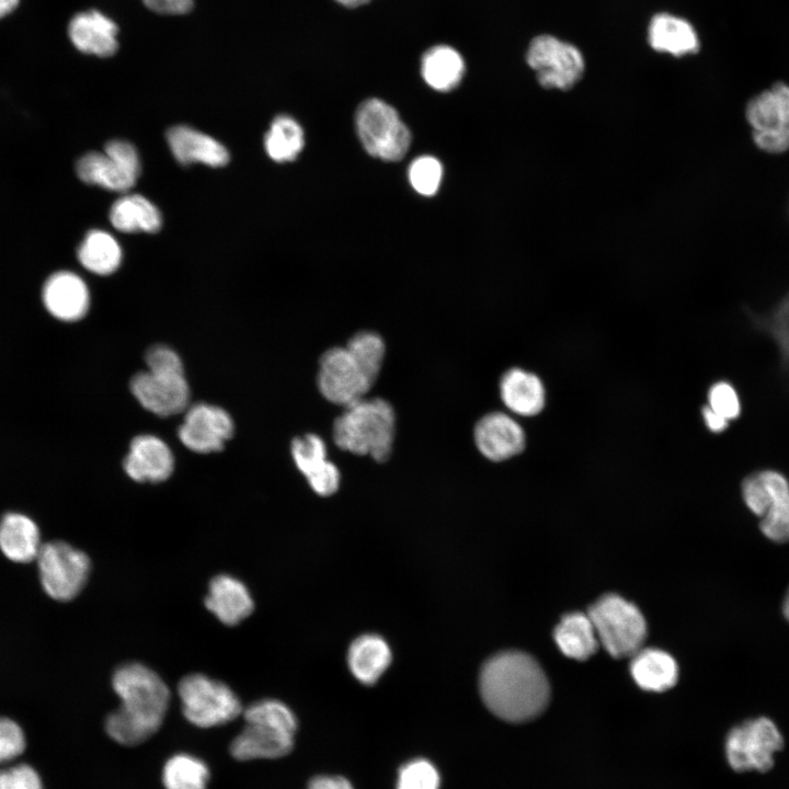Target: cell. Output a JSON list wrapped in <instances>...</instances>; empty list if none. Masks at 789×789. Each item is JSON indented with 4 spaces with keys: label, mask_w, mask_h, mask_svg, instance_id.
<instances>
[{
    "label": "cell",
    "mask_w": 789,
    "mask_h": 789,
    "mask_svg": "<svg viewBox=\"0 0 789 789\" xmlns=\"http://www.w3.org/2000/svg\"><path fill=\"white\" fill-rule=\"evenodd\" d=\"M42 301L54 318L73 322L87 315L90 293L81 276L72 271L59 270L49 274L43 283Z\"/></svg>",
    "instance_id": "cell-16"
},
{
    "label": "cell",
    "mask_w": 789,
    "mask_h": 789,
    "mask_svg": "<svg viewBox=\"0 0 789 789\" xmlns=\"http://www.w3.org/2000/svg\"><path fill=\"white\" fill-rule=\"evenodd\" d=\"M650 46L660 53L682 57L699 49V38L694 26L679 16L670 13L655 14L648 27Z\"/></svg>",
    "instance_id": "cell-24"
},
{
    "label": "cell",
    "mask_w": 789,
    "mask_h": 789,
    "mask_svg": "<svg viewBox=\"0 0 789 789\" xmlns=\"http://www.w3.org/2000/svg\"><path fill=\"white\" fill-rule=\"evenodd\" d=\"M124 469L137 482H162L173 471L174 458L169 446L159 437L136 436L124 459Z\"/></svg>",
    "instance_id": "cell-19"
},
{
    "label": "cell",
    "mask_w": 789,
    "mask_h": 789,
    "mask_svg": "<svg viewBox=\"0 0 789 789\" xmlns=\"http://www.w3.org/2000/svg\"><path fill=\"white\" fill-rule=\"evenodd\" d=\"M478 450L489 460L503 461L525 447V434L521 425L502 412L482 416L473 430Z\"/></svg>",
    "instance_id": "cell-18"
},
{
    "label": "cell",
    "mask_w": 789,
    "mask_h": 789,
    "mask_svg": "<svg viewBox=\"0 0 789 789\" xmlns=\"http://www.w3.org/2000/svg\"><path fill=\"white\" fill-rule=\"evenodd\" d=\"M408 175L410 184L419 194L431 196L439 187L443 175L442 164L434 157H419L410 164Z\"/></svg>",
    "instance_id": "cell-37"
},
{
    "label": "cell",
    "mask_w": 789,
    "mask_h": 789,
    "mask_svg": "<svg viewBox=\"0 0 789 789\" xmlns=\"http://www.w3.org/2000/svg\"><path fill=\"white\" fill-rule=\"evenodd\" d=\"M75 170L78 179L85 184L126 192L140 174V161L132 144L116 139L106 142L103 152L90 151L81 156Z\"/></svg>",
    "instance_id": "cell-11"
},
{
    "label": "cell",
    "mask_w": 789,
    "mask_h": 789,
    "mask_svg": "<svg viewBox=\"0 0 789 789\" xmlns=\"http://www.w3.org/2000/svg\"><path fill=\"white\" fill-rule=\"evenodd\" d=\"M25 747L24 733L11 719L0 718V763L20 755Z\"/></svg>",
    "instance_id": "cell-40"
},
{
    "label": "cell",
    "mask_w": 789,
    "mask_h": 789,
    "mask_svg": "<svg viewBox=\"0 0 789 789\" xmlns=\"http://www.w3.org/2000/svg\"><path fill=\"white\" fill-rule=\"evenodd\" d=\"M745 118L759 150L770 155L788 151L789 85L777 82L753 96L746 104Z\"/></svg>",
    "instance_id": "cell-10"
},
{
    "label": "cell",
    "mask_w": 789,
    "mask_h": 789,
    "mask_svg": "<svg viewBox=\"0 0 789 789\" xmlns=\"http://www.w3.org/2000/svg\"><path fill=\"white\" fill-rule=\"evenodd\" d=\"M178 693L183 714L199 728L225 724L243 711L238 696L228 685L204 674L184 676Z\"/></svg>",
    "instance_id": "cell-8"
},
{
    "label": "cell",
    "mask_w": 789,
    "mask_h": 789,
    "mask_svg": "<svg viewBox=\"0 0 789 789\" xmlns=\"http://www.w3.org/2000/svg\"><path fill=\"white\" fill-rule=\"evenodd\" d=\"M356 132L365 150L385 161H398L409 150L411 133L397 111L378 99L363 102L355 115Z\"/></svg>",
    "instance_id": "cell-7"
},
{
    "label": "cell",
    "mask_w": 789,
    "mask_h": 789,
    "mask_svg": "<svg viewBox=\"0 0 789 789\" xmlns=\"http://www.w3.org/2000/svg\"><path fill=\"white\" fill-rule=\"evenodd\" d=\"M308 789H353L350 781L339 776H318L311 779Z\"/></svg>",
    "instance_id": "cell-43"
},
{
    "label": "cell",
    "mask_w": 789,
    "mask_h": 789,
    "mask_svg": "<svg viewBox=\"0 0 789 789\" xmlns=\"http://www.w3.org/2000/svg\"><path fill=\"white\" fill-rule=\"evenodd\" d=\"M631 675L639 687L649 691H664L673 687L678 677L675 660L665 651L640 649L631 656Z\"/></svg>",
    "instance_id": "cell-27"
},
{
    "label": "cell",
    "mask_w": 789,
    "mask_h": 789,
    "mask_svg": "<svg viewBox=\"0 0 789 789\" xmlns=\"http://www.w3.org/2000/svg\"><path fill=\"white\" fill-rule=\"evenodd\" d=\"M112 685L121 706L106 718V732L123 745L145 742L164 720L170 702L167 684L146 665L126 663L115 670Z\"/></svg>",
    "instance_id": "cell-2"
},
{
    "label": "cell",
    "mask_w": 789,
    "mask_h": 789,
    "mask_svg": "<svg viewBox=\"0 0 789 789\" xmlns=\"http://www.w3.org/2000/svg\"><path fill=\"white\" fill-rule=\"evenodd\" d=\"M391 662V650L378 634L356 638L348 648L347 664L353 676L365 685L376 683Z\"/></svg>",
    "instance_id": "cell-25"
},
{
    "label": "cell",
    "mask_w": 789,
    "mask_h": 789,
    "mask_svg": "<svg viewBox=\"0 0 789 789\" xmlns=\"http://www.w3.org/2000/svg\"><path fill=\"white\" fill-rule=\"evenodd\" d=\"M174 158L183 165L202 162L222 167L229 161L227 149L213 137L188 126H174L167 132Z\"/></svg>",
    "instance_id": "cell-22"
},
{
    "label": "cell",
    "mask_w": 789,
    "mask_h": 789,
    "mask_svg": "<svg viewBox=\"0 0 789 789\" xmlns=\"http://www.w3.org/2000/svg\"><path fill=\"white\" fill-rule=\"evenodd\" d=\"M18 4L19 0H0V19L11 13Z\"/></svg>",
    "instance_id": "cell-45"
},
{
    "label": "cell",
    "mask_w": 789,
    "mask_h": 789,
    "mask_svg": "<svg viewBox=\"0 0 789 789\" xmlns=\"http://www.w3.org/2000/svg\"><path fill=\"white\" fill-rule=\"evenodd\" d=\"M782 614L785 618L789 621V588L782 602Z\"/></svg>",
    "instance_id": "cell-47"
},
{
    "label": "cell",
    "mask_w": 789,
    "mask_h": 789,
    "mask_svg": "<svg viewBox=\"0 0 789 789\" xmlns=\"http://www.w3.org/2000/svg\"><path fill=\"white\" fill-rule=\"evenodd\" d=\"M117 24L95 9L77 13L68 25L69 38L79 52L102 58L117 52Z\"/></svg>",
    "instance_id": "cell-20"
},
{
    "label": "cell",
    "mask_w": 789,
    "mask_h": 789,
    "mask_svg": "<svg viewBox=\"0 0 789 789\" xmlns=\"http://www.w3.org/2000/svg\"><path fill=\"white\" fill-rule=\"evenodd\" d=\"M526 61L546 89L569 90L582 78L585 60L580 49L552 35L536 36L529 44Z\"/></svg>",
    "instance_id": "cell-12"
},
{
    "label": "cell",
    "mask_w": 789,
    "mask_h": 789,
    "mask_svg": "<svg viewBox=\"0 0 789 789\" xmlns=\"http://www.w3.org/2000/svg\"><path fill=\"white\" fill-rule=\"evenodd\" d=\"M245 725L230 744L231 755L239 761L278 758L294 745L296 717L282 701L263 699L244 711Z\"/></svg>",
    "instance_id": "cell-4"
},
{
    "label": "cell",
    "mask_w": 789,
    "mask_h": 789,
    "mask_svg": "<svg viewBox=\"0 0 789 789\" xmlns=\"http://www.w3.org/2000/svg\"><path fill=\"white\" fill-rule=\"evenodd\" d=\"M421 72L425 82L434 90L447 92L456 88L465 73L460 54L450 46L437 45L422 57Z\"/></svg>",
    "instance_id": "cell-31"
},
{
    "label": "cell",
    "mask_w": 789,
    "mask_h": 789,
    "mask_svg": "<svg viewBox=\"0 0 789 789\" xmlns=\"http://www.w3.org/2000/svg\"><path fill=\"white\" fill-rule=\"evenodd\" d=\"M439 775L426 759H413L399 770L397 789H438Z\"/></svg>",
    "instance_id": "cell-38"
},
{
    "label": "cell",
    "mask_w": 789,
    "mask_h": 789,
    "mask_svg": "<svg viewBox=\"0 0 789 789\" xmlns=\"http://www.w3.org/2000/svg\"><path fill=\"white\" fill-rule=\"evenodd\" d=\"M317 384L325 400L346 408L366 398L375 381L345 346H334L319 359Z\"/></svg>",
    "instance_id": "cell-13"
},
{
    "label": "cell",
    "mask_w": 789,
    "mask_h": 789,
    "mask_svg": "<svg viewBox=\"0 0 789 789\" xmlns=\"http://www.w3.org/2000/svg\"><path fill=\"white\" fill-rule=\"evenodd\" d=\"M77 259L91 273L108 275L114 273L122 262V250L117 241L106 231H88L78 245Z\"/></svg>",
    "instance_id": "cell-32"
},
{
    "label": "cell",
    "mask_w": 789,
    "mask_h": 789,
    "mask_svg": "<svg viewBox=\"0 0 789 789\" xmlns=\"http://www.w3.org/2000/svg\"><path fill=\"white\" fill-rule=\"evenodd\" d=\"M0 789H43L37 773L27 765L0 770Z\"/></svg>",
    "instance_id": "cell-41"
},
{
    "label": "cell",
    "mask_w": 789,
    "mask_h": 789,
    "mask_svg": "<svg viewBox=\"0 0 789 789\" xmlns=\"http://www.w3.org/2000/svg\"><path fill=\"white\" fill-rule=\"evenodd\" d=\"M784 745V736L777 724L767 717H757L729 731L724 753L734 771L765 773L774 766L775 755Z\"/></svg>",
    "instance_id": "cell-6"
},
{
    "label": "cell",
    "mask_w": 789,
    "mask_h": 789,
    "mask_svg": "<svg viewBox=\"0 0 789 789\" xmlns=\"http://www.w3.org/2000/svg\"><path fill=\"white\" fill-rule=\"evenodd\" d=\"M599 644L614 658H631L645 641L648 627L640 609L616 594L598 598L587 611Z\"/></svg>",
    "instance_id": "cell-5"
},
{
    "label": "cell",
    "mask_w": 789,
    "mask_h": 789,
    "mask_svg": "<svg viewBox=\"0 0 789 789\" xmlns=\"http://www.w3.org/2000/svg\"><path fill=\"white\" fill-rule=\"evenodd\" d=\"M345 347L361 363L367 375L376 382L386 354V345L382 338L373 331H361L348 340Z\"/></svg>",
    "instance_id": "cell-36"
},
{
    "label": "cell",
    "mask_w": 789,
    "mask_h": 789,
    "mask_svg": "<svg viewBox=\"0 0 789 789\" xmlns=\"http://www.w3.org/2000/svg\"><path fill=\"white\" fill-rule=\"evenodd\" d=\"M130 390L137 401L159 416L182 412L188 403L190 388L184 370H152L136 374Z\"/></svg>",
    "instance_id": "cell-14"
},
{
    "label": "cell",
    "mask_w": 789,
    "mask_h": 789,
    "mask_svg": "<svg viewBox=\"0 0 789 789\" xmlns=\"http://www.w3.org/2000/svg\"><path fill=\"white\" fill-rule=\"evenodd\" d=\"M479 689L487 708L508 722L538 717L550 699L549 682L538 662L519 651H505L482 666Z\"/></svg>",
    "instance_id": "cell-1"
},
{
    "label": "cell",
    "mask_w": 789,
    "mask_h": 789,
    "mask_svg": "<svg viewBox=\"0 0 789 789\" xmlns=\"http://www.w3.org/2000/svg\"><path fill=\"white\" fill-rule=\"evenodd\" d=\"M554 641L568 658L578 661L593 655L599 645L596 631L587 614H567L554 628Z\"/></svg>",
    "instance_id": "cell-29"
},
{
    "label": "cell",
    "mask_w": 789,
    "mask_h": 789,
    "mask_svg": "<svg viewBox=\"0 0 789 789\" xmlns=\"http://www.w3.org/2000/svg\"><path fill=\"white\" fill-rule=\"evenodd\" d=\"M208 779L206 764L188 754L172 756L162 770V781L167 789H206Z\"/></svg>",
    "instance_id": "cell-35"
},
{
    "label": "cell",
    "mask_w": 789,
    "mask_h": 789,
    "mask_svg": "<svg viewBox=\"0 0 789 789\" xmlns=\"http://www.w3.org/2000/svg\"><path fill=\"white\" fill-rule=\"evenodd\" d=\"M147 9L158 14L182 15L192 11L193 0H141Z\"/></svg>",
    "instance_id": "cell-42"
},
{
    "label": "cell",
    "mask_w": 789,
    "mask_h": 789,
    "mask_svg": "<svg viewBox=\"0 0 789 789\" xmlns=\"http://www.w3.org/2000/svg\"><path fill=\"white\" fill-rule=\"evenodd\" d=\"M43 544L36 523L25 514L10 512L0 519V550L11 561L36 560Z\"/></svg>",
    "instance_id": "cell-23"
},
{
    "label": "cell",
    "mask_w": 789,
    "mask_h": 789,
    "mask_svg": "<svg viewBox=\"0 0 789 789\" xmlns=\"http://www.w3.org/2000/svg\"><path fill=\"white\" fill-rule=\"evenodd\" d=\"M290 451L296 467L317 494L329 496L338 491L341 474L338 467L327 459L325 443L320 436L309 433L294 438Z\"/></svg>",
    "instance_id": "cell-17"
},
{
    "label": "cell",
    "mask_w": 789,
    "mask_h": 789,
    "mask_svg": "<svg viewBox=\"0 0 789 789\" xmlns=\"http://www.w3.org/2000/svg\"><path fill=\"white\" fill-rule=\"evenodd\" d=\"M395 435V410L381 398H364L344 408L332 427L336 447L357 456H370L376 462L390 458Z\"/></svg>",
    "instance_id": "cell-3"
},
{
    "label": "cell",
    "mask_w": 789,
    "mask_h": 789,
    "mask_svg": "<svg viewBox=\"0 0 789 789\" xmlns=\"http://www.w3.org/2000/svg\"><path fill=\"white\" fill-rule=\"evenodd\" d=\"M335 1H338L339 3H341L347 8H356V7H359V5H363L367 2H369V0H335Z\"/></svg>",
    "instance_id": "cell-46"
},
{
    "label": "cell",
    "mask_w": 789,
    "mask_h": 789,
    "mask_svg": "<svg viewBox=\"0 0 789 789\" xmlns=\"http://www.w3.org/2000/svg\"><path fill=\"white\" fill-rule=\"evenodd\" d=\"M769 492L766 512L759 518V528L765 537L775 542L789 541V481L779 471H759Z\"/></svg>",
    "instance_id": "cell-26"
},
{
    "label": "cell",
    "mask_w": 789,
    "mask_h": 789,
    "mask_svg": "<svg viewBox=\"0 0 789 789\" xmlns=\"http://www.w3.org/2000/svg\"><path fill=\"white\" fill-rule=\"evenodd\" d=\"M110 221L122 232H156L161 227L162 218L149 199L139 194H129L113 203Z\"/></svg>",
    "instance_id": "cell-30"
},
{
    "label": "cell",
    "mask_w": 789,
    "mask_h": 789,
    "mask_svg": "<svg viewBox=\"0 0 789 789\" xmlns=\"http://www.w3.org/2000/svg\"><path fill=\"white\" fill-rule=\"evenodd\" d=\"M304 142V132L300 125L287 115L277 116L264 138L265 150L276 162L296 159Z\"/></svg>",
    "instance_id": "cell-34"
},
{
    "label": "cell",
    "mask_w": 789,
    "mask_h": 789,
    "mask_svg": "<svg viewBox=\"0 0 789 789\" xmlns=\"http://www.w3.org/2000/svg\"><path fill=\"white\" fill-rule=\"evenodd\" d=\"M747 315L752 325L775 343L780 366L789 376V291L767 312L756 313L747 310Z\"/></svg>",
    "instance_id": "cell-33"
},
{
    "label": "cell",
    "mask_w": 789,
    "mask_h": 789,
    "mask_svg": "<svg viewBox=\"0 0 789 789\" xmlns=\"http://www.w3.org/2000/svg\"><path fill=\"white\" fill-rule=\"evenodd\" d=\"M500 392L504 404L521 415H535L545 404V390L539 378L519 368H512L502 376Z\"/></svg>",
    "instance_id": "cell-28"
},
{
    "label": "cell",
    "mask_w": 789,
    "mask_h": 789,
    "mask_svg": "<svg viewBox=\"0 0 789 789\" xmlns=\"http://www.w3.org/2000/svg\"><path fill=\"white\" fill-rule=\"evenodd\" d=\"M205 606L224 625L236 626L252 614L254 602L239 579L219 574L209 583Z\"/></svg>",
    "instance_id": "cell-21"
},
{
    "label": "cell",
    "mask_w": 789,
    "mask_h": 789,
    "mask_svg": "<svg viewBox=\"0 0 789 789\" xmlns=\"http://www.w3.org/2000/svg\"><path fill=\"white\" fill-rule=\"evenodd\" d=\"M709 408L729 422L741 414V401L735 388L727 381L713 384L708 392Z\"/></svg>",
    "instance_id": "cell-39"
},
{
    "label": "cell",
    "mask_w": 789,
    "mask_h": 789,
    "mask_svg": "<svg viewBox=\"0 0 789 789\" xmlns=\"http://www.w3.org/2000/svg\"><path fill=\"white\" fill-rule=\"evenodd\" d=\"M232 433L233 422L229 413L217 405L202 402L187 409L178 430L182 444L199 454L219 451Z\"/></svg>",
    "instance_id": "cell-15"
},
{
    "label": "cell",
    "mask_w": 789,
    "mask_h": 789,
    "mask_svg": "<svg viewBox=\"0 0 789 789\" xmlns=\"http://www.w3.org/2000/svg\"><path fill=\"white\" fill-rule=\"evenodd\" d=\"M36 562L43 590L58 602L71 601L81 592L91 568L83 551L61 540L43 544Z\"/></svg>",
    "instance_id": "cell-9"
},
{
    "label": "cell",
    "mask_w": 789,
    "mask_h": 789,
    "mask_svg": "<svg viewBox=\"0 0 789 789\" xmlns=\"http://www.w3.org/2000/svg\"><path fill=\"white\" fill-rule=\"evenodd\" d=\"M702 415L707 427L713 433H720L729 426V421L708 405L702 408Z\"/></svg>",
    "instance_id": "cell-44"
}]
</instances>
